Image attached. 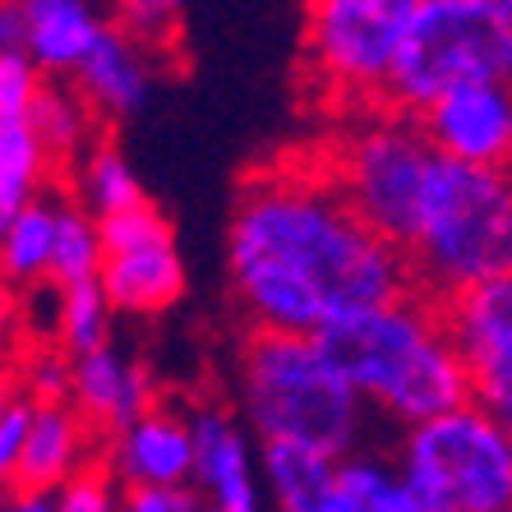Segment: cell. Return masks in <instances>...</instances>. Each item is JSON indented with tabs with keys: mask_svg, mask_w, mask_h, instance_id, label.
Listing matches in <instances>:
<instances>
[{
	"mask_svg": "<svg viewBox=\"0 0 512 512\" xmlns=\"http://www.w3.org/2000/svg\"><path fill=\"white\" fill-rule=\"evenodd\" d=\"M28 388H33L37 406H65V397L74 393V360L60 351H42L28 365Z\"/></svg>",
	"mask_w": 512,
	"mask_h": 512,
	"instance_id": "f546056e",
	"label": "cell"
},
{
	"mask_svg": "<svg viewBox=\"0 0 512 512\" xmlns=\"http://www.w3.org/2000/svg\"><path fill=\"white\" fill-rule=\"evenodd\" d=\"M120 33L130 37L134 47H157V42H167L176 37L180 28V10L176 5H162V0H134V5H120Z\"/></svg>",
	"mask_w": 512,
	"mask_h": 512,
	"instance_id": "83f0119b",
	"label": "cell"
},
{
	"mask_svg": "<svg viewBox=\"0 0 512 512\" xmlns=\"http://www.w3.org/2000/svg\"><path fill=\"white\" fill-rule=\"evenodd\" d=\"M227 268L254 333L323 337L416 296L406 254L342 199L323 162H291L245 185L227 227Z\"/></svg>",
	"mask_w": 512,
	"mask_h": 512,
	"instance_id": "6da1fadb",
	"label": "cell"
},
{
	"mask_svg": "<svg viewBox=\"0 0 512 512\" xmlns=\"http://www.w3.org/2000/svg\"><path fill=\"white\" fill-rule=\"evenodd\" d=\"M116 476L130 489H190L194 434L190 416L153 406L125 434H116Z\"/></svg>",
	"mask_w": 512,
	"mask_h": 512,
	"instance_id": "7c38bea8",
	"label": "cell"
},
{
	"mask_svg": "<svg viewBox=\"0 0 512 512\" xmlns=\"http://www.w3.org/2000/svg\"><path fill=\"white\" fill-rule=\"evenodd\" d=\"M14 406V379H10V370H0V416Z\"/></svg>",
	"mask_w": 512,
	"mask_h": 512,
	"instance_id": "8d00e7d4",
	"label": "cell"
},
{
	"mask_svg": "<svg viewBox=\"0 0 512 512\" xmlns=\"http://www.w3.org/2000/svg\"><path fill=\"white\" fill-rule=\"evenodd\" d=\"M434 148L425 143L416 116L393 107L360 111L342 125L333 139L323 171L333 176L342 199L356 208L383 240H393L397 250L406 245L416 227V208L425 194Z\"/></svg>",
	"mask_w": 512,
	"mask_h": 512,
	"instance_id": "52a82bcc",
	"label": "cell"
},
{
	"mask_svg": "<svg viewBox=\"0 0 512 512\" xmlns=\"http://www.w3.org/2000/svg\"><path fill=\"white\" fill-rule=\"evenodd\" d=\"M194 434V489L203 512H263L259 485H254V457L245 429L222 406H199L190 416Z\"/></svg>",
	"mask_w": 512,
	"mask_h": 512,
	"instance_id": "8fae6325",
	"label": "cell"
},
{
	"mask_svg": "<svg viewBox=\"0 0 512 512\" xmlns=\"http://www.w3.org/2000/svg\"><path fill=\"white\" fill-rule=\"evenodd\" d=\"M56 337L65 346V356H93L102 346H111V305L97 282L70 286L56 300Z\"/></svg>",
	"mask_w": 512,
	"mask_h": 512,
	"instance_id": "cb8c5ba5",
	"label": "cell"
},
{
	"mask_svg": "<svg viewBox=\"0 0 512 512\" xmlns=\"http://www.w3.org/2000/svg\"><path fill=\"white\" fill-rule=\"evenodd\" d=\"M402 254L416 296L434 305L512 273V171L434 157Z\"/></svg>",
	"mask_w": 512,
	"mask_h": 512,
	"instance_id": "3957f363",
	"label": "cell"
},
{
	"mask_svg": "<svg viewBox=\"0 0 512 512\" xmlns=\"http://www.w3.org/2000/svg\"><path fill=\"white\" fill-rule=\"evenodd\" d=\"M120 512H203L194 489H125Z\"/></svg>",
	"mask_w": 512,
	"mask_h": 512,
	"instance_id": "1f68e13d",
	"label": "cell"
},
{
	"mask_svg": "<svg viewBox=\"0 0 512 512\" xmlns=\"http://www.w3.org/2000/svg\"><path fill=\"white\" fill-rule=\"evenodd\" d=\"M319 346L356 388L365 411L402 425V434L471 402L466 370L448 342L439 305L425 296H406L337 323L319 337Z\"/></svg>",
	"mask_w": 512,
	"mask_h": 512,
	"instance_id": "7a4b0ae2",
	"label": "cell"
},
{
	"mask_svg": "<svg viewBox=\"0 0 512 512\" xmlns=\"http://www.w3.org/2000/svg\"><path fill=\"white\" fill-rule=\"evenodd\" d=\"M28 130H33L37 148L47 157H74L88 143V125H93V111L79 93L60 84H42L28 107Z\"/></svg>",
	"mask_w": 512,
	"mask_h": 512,
	"instance_id": "44dd1931",
	"label": "cell"
},
{
	"mask_svg": "<svg viewBox=\"0 0 512 512\" xmlns=\"http://www.w3.org/2000/svg\"><path fill=\"white\" fill-rule=\"evenodd\" d=\"M439 319L466 370L471 402L512 425V273L443 300Z\"/></svg>",
	"mask_w": 512,
	"mask_h": 512,
	"instance_id": "9c48e42d",
	"label": "cell"
},
{
	"mask_svg": "<svg viewBox=\"0 0 512 512\" xmlns=\"http://www.w3.org/2000/svg\"><path fill=\"white\" fill-rule=\"evenodd\" d=\"M0 512H56V499L51 494H10V499H0Z\"/></svg>",
	"mask_w": 512,
	"mask_h": 512,
	"instance_id": "e575fe53",
	"label": "cell"
},
{
	"mask_svg": "<svg viewBox=\"0 0 512 512\" xmlns=\"http://www.w3.org/2000/svg\"><path fill=\"white\" fill-rule=\"evenodd\" d=\"M28 425H33V406L28 402H14L5 416H0V489L10 485L14 466H19V453H24V439H28Z\"/></svg>",
	"mask_w": 512,
	"mask_h": 512,
	"instance_id": "4dcf8cb0",
	"label": "cell"
},
{
	"mask_svg": "<svg viewBox=\"0 0 512 512\" xmlns=\"http://www.w3.org/2000/svg\"><path fill=\"white\" fill-rule=\"evenodd\" d=\"M42 74L28 56H5L0 60V120H24L33 107Z\"/></svg>",
	"mask_w": 512,
	"mask_h": 512,
	"instance_id": "f1b7e54d",
	"label": "cell"
},
{
	"mask_svg": "<svg viewBox=\"0 0 512 512\" xmlns=\"http://www.w3.org/2000/svg\"><path fill=\"white\" fill-rule=\"evenodd\" d=\"M337 512H425L402 485L397 466L374 453H351L337 462Z\"/></svg>",
	"mask_w": 512,
	"mask_h": 512,
	"instance_id": "d6986e66",
	"label": "cell"
},
{
	"mask_svg": "<svg viewBox=\"0 0 512 512\" xmlns=\"http://www.w3.org/2000/svg\"><path fill=\"white\" fill-rule=\"evenodd\" d=\"M51 236H56V199H42V194H37L24 213L14 217L10 236L0 240V277L10 286L47 277Z\"/></svg>",
	"mask_w": 512,
	"mask_h": 512,
	"instance_id": "7402d4cb",
	"label": "cell"
},
{
	"mask_svg": "<svg viewBox=\"0 0 512 512\" xmlns=\"http://www.w3.org/2000/svg\"><path fill=\"white\" fill-rule=\"evenodd\" d=\"M120 494L111 466H84L70 485L56 489V512H120Z\"/></svg>",
	"mask_w": 512,
	"mask_h": 512,
	"instance_id": "4316f807",
	"label": "cell"
},
{
	"mask_svg": "<svg viewBox=\"0 0 512 512\" xmlns=\"http://www.w3.org/2000/svg\"><path fill=\"white\" fill-rule=\"evenodd\" d=\"M74 411L79 420L102 434H125L139 416H148L157 406L153 397V374L125 360L116 346H102L93 356L74 360Z\"/></svg>",
	"mask_w": 512,
	"mask_h": 512,
	"instance_id": "4fadbf2b",
	"label": "cell"
},
{
	"mask_svg": "<svg viewBox=\"0 0 512 512\" xmlns=\"http://www.w3.org/2000/svg\"><path fill=\"white\" fill-rule=\"evenodd\" d=\"M471 84L512 88V0H411L388 107L420 116Z\"/></svg>",
	"mask_w": 512,
	"mask_h": 512,
	"instance_id": "5b68a950",
	"label": "cell"
},
{
	"mask_svg": "<svg viewBox=\"0 0 512 512\" xmlns=\"http://www.w3.org/2000/svg\"><path fill=\"white\" fill-rule=\"evenodd\" d=\"M240 402L263 443H296L351 457L365 434V402L342 379L319 337L250 333L240 346Z\"/></svg>",
	"mask_w": 512,
	"mask_h": 512,
	"instance_id": "277c9868",
	"label": "cell"
},
{
	"mask_svg": "<svg viewBox=\"0 0 512 512\" xmlns=\"http://www.w3.org/2000/svg\"><path fill=\"white\" fill-rule=\"evenodd\" d=\"M97 286H102L111 310L148 319V314L171 310L185 296V263H180L176 245L139 250V254H111V259H102Z\"/></svg>",
	"mask_w": 512,
	"mask_h": 512,
	"instance_id": "e0dca14e",
	"label": "cell"
},
{
	"mask_svg": "<svg viewBox=\"0 0 512 512\" xmlns=\"http://www.w3.org/2000/svg\"><path fill=\"white\" fill-rule=\"evenodd\" d=\"M24 19V56L37 65V74H74L93 51L97 33L107 28V19L88 0H24Z\"/></svg>",
	"mask_w": 512,
	"mask_h": 512,
	"instance_id": "2e32d148",
	"label": "cell"
},
{
	"mask_svg": "<svg viewBox=\"0 0 512 512\" xmlns=\"http://www.w3.org/2000/svg\"><path fill=\"white\" fill-rule=\"evenodd\" d=\"M88 453V425L70 406H33L24 453L14 466V494H56L84 471Z\"/></svg>",
	"mask_w": 512,
	"mask_h": 512,
	"instance_id": "5bb4252c",
	"label": "cell"
},
{
	"mask_svg": "<svg viewBox=\"0 0 512 512\" xmlns=\"http://www.w3.org/2000/svg\"><path fill=\"white\" fill-rule=\"evenodd\" d=\"M84 199L88 208H93V217H116V213H130V208H139L143 199V185L139 176H134V167L125 162V153H120L111 139L93 143L84 157Z\"/></svg>",
	"mask_w": 512,
	"mask_h": 512,
	"instance_id": "603a6c76",
	"label": "cell"
},
{
	"mask_svg": "<svg viewBox=\"0 0 512 512\" xmlns=\"http://www.w3.org/2000/svg\"><path fill=\"white\" fill-rule=\"evenodd\" d=\"M47 167V153L37 148L28 120H0V180L37 190V176Z\"/></svg>",
	"mask_w": 512,
	"mask_h": 512,
	"instance_id": "484cf974",
	"label": "cell"
},
{
	"mask_svg": "<svg viewBox=\"0 0 512 512\" xmlns=\"http://www.w3.org/2000/svg\"><path fill=\"white\" fill-rule=\"evenodd\" d=\"M33 199H37L33 190H24V185H5V180H0V240L10 236L14 217L24 213V208H28Z\"/></svg>",
	"mask_w": 512,
	"mask_h": 512,
	"instance_id": "836d02e7",
	"label": "cell"
},
{
	"mask_svg": "<svg viewBox=\"0 0 512 512\" xmlns=\"http://www.w3.org/2000/svg\"><path fill=\"white\" fill-rule=\"evenodd\" d=\"M434 157L457 167L512 171V88L471 84L443 93L416 116Z\"/></svg>",
	"mask_w": 512,
	"mask_h": 512,
	"instance_id": "30bf717a",
	"label": "cell"
},
{
	"mask_svg": "<svg viewBox=\"0 0 512 512\" xmlns=\"http://www.w3.org/2000/svg\"><path fill=\"white\" fill-rule=\"evenodd\" d=\"M263 480L277 512H337V457L328 453L263 443Z\"/></svg>",
	"mask_w": 512,
	"mask_h": 512,
	"instance_id": "ac0fdd59",
	"label": "cell"
},
{
	"mask_svg": "<svg viewBox=\"0 0 512 512\" xmlns=\"http://www.w3.org/2000/svg\"><path fill=\"white\" fill-rule=\"evenodd\" d=\"M393 466L425 512H512V425L476 402L406 429Z\"/></svg>",
	"mask_w": 512,
	"mask_h": 512,
	"instance_id": "8992f818",
	"label": "cell"
},
{
	"mask_svg": "<svg viewBox=\"0 0 512 512\" xmlns=\"http://www.w3.org/2000/svg\"><path fill=\"white\" fill-rule=\"evenodd\" d=\"M14 323H19V291H14V286L0 277V337L10 333Z\"/></svg>",
	"mask_w": 512,
	"mask_h": 512,
	"instance_id": "d590c367",
	"label": "cell"
},
{
	"mask_svg": "<svg viewBox=\"0 0 512 512\" xmlns=\"http://www.w3.org/2000/svg\"><path fill=\"white\" fill-rule=\"evenodd\" d=\"M97 240H102V259L111 254H139V250H167L176 245V231L153 203H139L130 213L97 217Z\"/></svg>",
	"mask_w": 512,
	"mask_h": 512,
	"instance_id": "d4e9b609",
	"label": "cell"
},
{
	"mask_svg": "<svg viewBox=\"0 0 512 512\" xmlns=\"http://www.w3.org/2000/svg\"><path fill=\"white\" fill-rule=\"evenodd\" d=\"M74 84H79V97L88 102V111L130 116V111L143 107L148 84H153V74H148V51L134 47L116 24H107L97 33L93 51L84 56V65L74 70Z\"/></svg>",
	"mask_w": 512,
	"mask_h": 512,
	"instance_id": "9a60e30c",
	"label": "cell"
},
{
	"mask_svg": "<svg viewBox=\"0 0 512 512\" xmlns=\"http://www.w3.org/2000/svg\"><path fill=\"white\" fill-rule=\"evenodd\" d=\"M24 42H28L24 5L0 0V60H5V56H24Z\"/></svg>",
	"mask_w": 512,
	"mask_h": 512,
	"instance_id": "d6a6232c",
	"label": "cell"
},
{
	"mask_svg": "<svg viewBox=\"0 0 512 512\" xmlns=\"http://www.w3.org/2000/svg\"><path fill=\"white\" fill-rule=\"evenodd\" d=\"M102 273V240H97V217L74 208V203H56V236H51V263L47 277L56 291L97 282Z\"/></svg>",
	"mask_w": 512,
	"mask_h": 512,
	"instance_id": "ffe728a7",
	"label": "cell"
},
{
	"mask_svg": "<svg viewBox=\"0 0 512 512\" xmlns=\"http://www.w3.org/2000/svg\"><path fill=\"white\" fill-rule=\"evenodd\" d=\"M411 0H319L305 10V65L319 93L337 107H388Z\"/></svg>",
	"mask_w": 512,
	"mask_h": 512,
	"instance_id": "ba28073f",
	"label": "cell"
}]
</instances>
